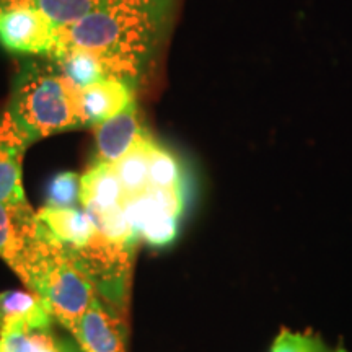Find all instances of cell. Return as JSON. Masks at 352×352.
<instances>
[{"label": "cell", "mask_w": 352, "mask_h": 352, "mask_svg": "<svg viewBox=\"0 0 352 352\" xmlns=\"http://www.w3.org/2000/svg\"><path fill=\"white\" fill-rule=\"evenodd\" d=\"M173 0H103L90 15L60 28L59 44L94 52L109 80L138 90L164 41ZM54 50V51H56Z\"/></svg>", "instance_id": "1"}, {"label": "cell", "mask_w": 352, "mask_h": 352, "mask_svg": "<svg viewBox=\"0 0 352 352\" xmlns=\"http://www.w3.org/2000/svg\"><path fill=\"white\" fill-rule=\"evenodd\" d=\"M80 91L51 59L30 57L13 80L6 109L30 144H34L47 135L85 127Z\"/></svg>", "instance_id": "2"}, {"label": "cell", "mask_w": 352, "mask_h": 352, "mask_svg": "<svg viewBox=\"0 0 352 352\" xmlns=\"http://www.w3.org/2000/svg\"><path fill=\"white\" fill-rule=\"evenodd\" d=\"M26 287L41 298L52 318L72 336L83 315L98 297L87 276L78 270L67 246L57 240L44 223L30 259Z\"/></svg>", "instance_id": "3"}, {"label": "cell", "mask_w": 352, "mask_h": 352, "mask_svg": "<svg viewBox=\"0 0 352 352\" xmlns=\"http://www.w3.org/2000/svg\"><path fill=\"white\" fill-rule=\"evenodd\" d=\"M135 245L109 240L98 230L82 248H67L96 296L116 308L120 315L127 303Z\"/></svg>", "instance_id": "4"}, {"label": "cell", "mask_w": 352, "mask_h": 352, "mask_svg": "<svg viewBox=\"0 0 352 352\" xmlns=\"http://www.w3.org/2000/svg\"><path fill=\"white\" fill-rule=\"evenodd\" d=\"M60 28L30 0H0V46L28 57H50L59 44Z\"/></svg>", "instance_id": "5"}, {"label": "cell", "mask_w": 352, "mask_h": 352, "mask_svg": "<svg viewBox=\"0 0 352 352\" xmlns=\"http://www.w3.org/2000/svg\"><path fill=\"white\" fill-rule=\"evenodd\" d=\"M184 206L186 191L183 189L151 188L144 195L127 199L124 208L139 239L152 246H166L178 235Z\"/></svg>", "instance_id": "6"}, {"label": "cell", "mask_w": 352, "mask_h": 352, "mask_svg": "<svg viewBox=\"0 0 352 352\" xmlns=\"http://www.w3.org/2000/svg\"><path fill=\"white\" fill-rule=\"evenodd\" d=\"M41 219L28 201L0 202V259L28 284L30 259L41 232Z\"/></svg>", "instance_id": "7"}, {"label": "cell", "mask_w": 352, "mask_h": 352, "mask_svg": "<svg viewBox=\"0 0 352 352\" xmlns=\"http://www.w3.org/2000/svg\"><path fill=\"white\" fill-rule=\"evenodd\" d=\"M30 140L13 121L10 113H0V202L25 201L23 157Z\"/></svg>", "instance_id": "8"}, {"label": "cell", "mask_w": 352, "mask_h": 352, "mask_svg": "<svg viewBox=\"0 0 352 352\" xmlns=\"http://www.w3.org/2000/svg\"><path fill=\"white\" fill-rule=\"evenodd\" d=\"M151 135L139 118L138 104L132 103L124 111L95 127L96 160L114 164Z\"/></svg>", "instance_id": "9"}, {"label": "cell", "mask_w": 352, "mask_h": 352, "mask_svg": "<svg viewBox=\"0 0 352 352\" xmlns=\"http://www.w3.org/2000/svg\"><path fill=\"white\" fill-rule=\"evenodd\" d=\"M52 315L33 292L6 290L0 294V336L13 333H46Z\"/></svg>", "instance_id": "10"}, {"label": "cell", "mask_w": 352, "mask_h": 352, "mask_svg": "<svg viewBox=\"0 0 352 352\" xmlns=\"http://www.w3.org/2000/svg\"><path fill=\"white\" fill-rule=\"evenodd\" d=\"M126 192L111 164L95 162L80 176V208L90 217L124 209Z\"/></svg>", "instance_id": "11"}, {"label": "cell", "mask_w": 352, "mask_h": 352, "mask_svg": "<svg viewBox=\"0 0 352 352\" xmlns=\"http://www.w3.org/2000/svg\"><path fill=\"white\" fill-rule=\"evenodd\" d=\"M74 340L83 352H126L124 324L96 297L78 324Z\"/></svg>", "instance_id": "12"}, {"label": "cell", "mask_w": 352, "mask_h": 352, "mask_svg": "<svg viewBox=\"0 0 352 352\" xmlns=\"http://www.w3.org/2000/svg\"><path fill=\"white\" fill-rule=\"evenodd\" d=\"M135 103V88L120 80H103L82 88L80 111L83 126L96 127Z\"/></svg>", "instance_id": "13"}, {"label": "cell", "mask_w": 352, "mask_h": 352, "mask_svg": "<svg viewBox=\"0 0 352 352\" xmlns=\"http://www.w3.org/2000/svg\"><path fill=\"white\" fill-rule=\"evenodd\" d=\"M38 217L50 228L57 240L67 248H82L98 232L94 219L85 209L78 208H47L38 210Z\"/></svg>", "instance_id": "14"}, {"label": "cell", "mask_w": 352, "mask_h": 352, "mask_svg": "<svg viewBox=\"0 0 352 352\" xmlns=\"http://www.w3.org/2000/svg\"><path fill=\"white\" fill-rule=\"evenodd\" d=\"M57 65L60 74L78 88H87L103 80H109L103 60L94 52L76 46H64L47 57Z\"/></svg>", "instance_id": "15"}, {"label": "cell", "mask_w": 352, "mask_h": 352, "mask_svg": "<svg viewBox=\"0 0 352 352\" xmlns=\"http://www.w3.org/2000/svg\"><path fill=\"white\" fill-rule=\"evenodd\" d=\"M153 140L155 139L152 138V134L147 135L142 142L135 145L124 157L111 164L122 184L127 199H134V197L144 195L145 191L151 189V183H148V155H151Z\"/></svg>", "instance_id": "16"}, {"label": "cell", "mask_w": 352, "mask_h": 352, "mask_svg": "<svg viewBox=\"0 0 352 352\" xmlns=\"http://www.w3.org/2000/svg\"><path fill=\"white\" fill-rule=\"evenodd\" d=\"M148 183L153 189H186L178 157L153 140L148 155Z\"/></svg>", "instance_id": "17"}, {"label": "cell", "mask_w": 352, "mask_h": 352, "mask_svg": "<svg viewBox=\"0 0 352 352\" xmlns=\"http://www.w3.org/2000/svg\"><path fill=\"white\" fill-rule=\"evenodd\" d=\"M59 28H70L85 19L103 0H30Z\"/></svg>", "instance_id": "18"}, {"label": "cell", "mask_w": 352, "mask_h": 352, "mask_svg": "<svg viewBox=\"0 0 352 352\" xmlns=\"http://www.w3.org/2000/svg\"><path fill=\"white\" fill-rule=\"evenodd\" d=\"M80 204V176L74 171L57 173L47 184V208H77Z\"/></svg>", "instance_id": "19"}, {"label": "cell", "mask_w": 352, "mask_h": 352, "mask_svg": "<svg viewBox=\"0 0 352 352\" xmlns=\"http://www.w3.org/2000/svg\"><path fill=\"white\" fill-rule=\"evenodd\" d=\"M271 352H331L314 331H290L283 328L271 346Z\"/></svg>", "instance_id": "20"}, {"label": "cell", "mask_w": 352, "mask_h": 352, "mask_svg": "<svg viewBox=\"0 0 352 352\" xmlns=\"http://www.w3.org/2000/svg\"><path fill=\"white\" fill-rule=\"evenodd\" d=\"M54 344V336L46 333H13L0 336L2 352H47Z\"/></svg>", "instance_id": "21"}, {"label": "cell", "mask_w": 352, "mask_h": 352, "mask_svg": "<svg viewBox=\"0 0 352 352\" xmlns=\"http://www.w3.org/2000/svg\"><path fill=\"white\" fill-rule=\"evenodd\" d=\"M54 344L57 352H83L78 342L70 338H54Z\"/></svg>", "instance_id": "22"}, {"label": "cell", "mask_w": 352, "mask_h": 352, "mask_svg": "<svg viewBox=\"0 0 352 352\" xmlns=\"http://www.w3.org/2000/svg\"><path fill=\"white\" fill-rule=\"evenodd\" d=\"M331 352H349V351H347L342 344H340L338 347H334V349H331Z\"/></svg>", "instance_id": "23"}]
</instances>
